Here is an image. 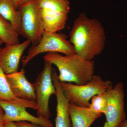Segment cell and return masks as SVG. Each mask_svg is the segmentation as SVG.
<instances>
[{"label":"cell","instance_id":"1","mask_svg":"<svg viewBox=\"0 0 127 127\" xmlns=\"http://www.w3.org/2000/svg\"><path fill=\"white\" fill-rule=\"evenodd\" d=\"M69 41L76 54L92 61L104 50L106 32L98 20L89 18L85 13H81L73 22Z\"/></svg>","mask_w":127,"mask_h":127},{"label":"cell","instance_id":"2","mask_svg":"<svg viewBox=\"0 0 127 127\" xmlns=\"http://www.w3.org/2000/svg\"><path fill=\"white\" fill-rule=\"evenodd\" d=\"M43 60L55 65L58 69V78L61 82L86 84L94 75L93 60H87L75 54L63 56L58 53H48Z\"/></svg>","mask_w":127,"mask_h":127},{"label":"cell","instance_id":"3","mask_svg":"<svg viewBox=\"0 0 127 127\" xmlns=\"http://www.w3.org/2000/svg\"><path fill=\"white\" fill-rule=\"evenodd\" d=\"M61 83L64 94L70 103L86 107L89 106L90 101L94 96L105 92L112 85L110 81H104L100 76L94 75L89 81L83 85Z\"/></svg>","mask_w":127,"mask_h":127},{"label":"cell","instance_id":"4","mask_svg":"<svg viewBox=\"0 0 127 127\" xmlns=\"http://www.w3.org/2000/svg\"><path fill=\"white\" fill-rule=\"evenodd\" d=\"M45 31L57 32L65 27L70 11L68 0H38Z\"/></svg>","mask_w":127,"mask_h":127},{"label":"cell","instance_id":"5","mask_svg":"<svg viewBox=\"0 0 127 127\" xmlns=\"http://www.w3.org/2000/svg\"><path fill=\"white\" fill-rule=\"evenodd\" d=\"M67 37L63 33L44 31L38 44L32 45L27 56L22 58V65H26L35 57L43 53H60L66 55L75 54L73 46Z\"/></svg>","mask_w":127,"mask_h":127},{"label":"cell","instance_id":"6","mask_svg":"<svg viewBox=\"0 0 127 127\" xmlns=\"http://www.w3.org/2000/svg\"><path fill=\"white\" fill-rule=\"evenodd\" d=\"M18 9L21 15L20 35L30 40L32 45H37L45 31L38 0H29Z\"/></svg>","mask_w":127,"mask_h":127},{"label":"cell","instance_id":"7","mask_svg":"<svg viewBox=\"0 0 127 127\" xmlns=\"http://www.w3.org/2000/svg\"><path fill=\"white\" fill-rule=\"evenodd\" d=\"M52 64L45 61L43 70L39 73L33 84L37 116L48 119L50 117L49 100L51 96L56 93L52 80Z\"/></svg>","mask_w":127,"mask_h":127},{"label":"cell","instance_id":"8","mask_svg":"<svg viewBox=\"0 0 127 127\" xmlns=\"http://www.w3.org/2000/svg\"><path fill=\"white\" fill-rule=\"evenodd\" d=\"M0 105L4 111L5 123L9 122L25 121L40 125L42 127H53L49 119L35 117L26 111V108H32L35 104L30 100L0 101Z\"/></svg>","mask_w":127,"mask_h":127},{"label":"cell","instance_id":"9","mask_svg":"<svg viewBox=\"0 0 127 127\" xmlns=\"http://www.w3.org/2000/svg\"><path fill=\"white\" fill-rule=\"evenodd\" d=\"M124 85L122 82L111 86L105 92L106 122L113 127H120L125 119Z\"/></svg>","mask_w":127,"mask_h":127},{"label":"cell","instance_id":"10","mask_svg":"<svg viewBox=\"0 0 127 127\" xmlns=\"http://www.w3.org/2000/svg\"><path fill=\"white\" fill-rule=\"evenodd\" d=\"M31 43L26 40L17 45L0 47V67L6 75L18 71L22 56Z\"/></svg>","mask_w":127,"mask_h":127},{"label":"cell","instance_id":"11","mask_svg":"<svg viewBox=\"0 0 127 127\" xmlns=\"http://www.w3.org/2000/svg\"><path fill=\"white\" fill-rule=\"evenodd\" d=\"M6 77L12 92L16 97L35 102L34 85L27 79L24 69L6 75Z\"/></svg>","mask_w":127,"mask_h":127},{"label":"cell","instance_id":"12","mask_svg":"<svg viewBox=\"0 0 127 127\" xmlns=\"http://www.w3.org/2000/svg\"><path fill=\"white\" fill-rule=\"evenodd\" d=\"M52 78L56 89L55 95L57 101L55 127H71L69 111L70 103L64 94L61 82L58 79V75L55 69L53 68Z\"/></svg>","mask_w":127,"mask_h":127},{"label":"cell","instance_id":"13","mask_svg":"<svg viewBox=\"0 0 127 127\" xmlns=\"http://www.w3.org/2000/svg\"><path fill=\"white\" fill-rule=\"evenodd\" d=\"M69 111L72 127H90L102 115L94 112L89 107L71 103Z\"/></svg>","mask_w":127,"mask_h":127},{"label":"cell","instance_id":"14","mask_svg":"<svg viewBox=\"0 0 127 127\" xmlns=\"http://www.w3.org/2000/svg\"><path fill=\"white\" fill-rule=\"evenodd\" d=\"M0 15L11 23L14 30L20 34L21 27V15L15 7L14 0H0Z\"/></svg>","mask_w":127,"mask_h":127},{"label":"cell","instance_id":"15","mask_svg":"<svg viewBox=\"0 0 127 127\" xmlns=\"http://www.w3.org/2000/svg\"><path fill=\"white\" fill-rule=\"evenodd\" d=\"M20 35L11 23L0 15V39L6 45L20 44Z\"/></svg>","mask_w":127,"mask_h":127},{"label":"cell","instance_id":"16","mask_svg":"<svg viewBox=\"0 0 127 127\" xmlns=\"http://www.w3.org/2000/svg\"><path fill=\"white\" fill-rule=\"evenodd\" d=\"M23 100L16 97L9 86L6 74L0 67V101H19Z\"/></svg>","mask_w":127,"mask_h":127},{"label":"cell","instance_id":"17","mask_svg":"<svg viewBox=\"0 0 127 127\" xmlns=\"http://www.w3.org/2000/svg\"><path fill=\"white\" fill-rule=\"evenodd\" d=\"M88 107L96 113L105 114L106 108V98L105 92L95 95L93 97Z\"/></svg>","mask_w":127,"mask_h":127},{"label":"cell","instance_id":"18","mask_svg":"<svg viewBox=\"0 0 127 127\" xmlns=\"http://www.w3.org/2000/svg\"><path fill=\"white\" fill-rule=\"evenodd\" d=\"M18 127H40L38 125L29 122L21 121L15 123Z\"/></svg>","mask_w":127,"mask_h":127},{"label":"cell","instance_id":"19","mask_svg":"<svg viewBox=\"0 0 127 127\" xmlns=\"http://www.w3.org/2000/svg\"><path fill=\"white\" fill-rule=\"evenodd\" d=\"M4 116V111L0 105V126H3L5 124Z\"/></svg>","mask_w":127,"mask_h":127},{"label":"cell","instance_id":"20","mask_svg":"<svg viewBox=\"0 0 127 127\" xmlns=\"http://www.w3.org/2000/svg\"><path fill=\"white\" fill-rule=\"evenodd\" d=\"M4 127H18L16 125L15 122H9L5 123L4 125Z\"/></svg>","mask_w":127,"mask_h":127},{"label":"cell","instance_id":"21","mask_svg":"<svg viewBox=\"0 0 127 127\" xmlns=\"http://www.w3.org/2000/svg\"><path fill=\"white\" fill-rule=\"evenodd\" d=\"M29 0H19L18 5H19V8L21 5L25 4L26 2L29 1Z\"/></svg>","mask_w":127,"mask_h":127},{"label":"cell","instance_id":"22","mask_svg":"<svg viewBox=\"0 0 127 127\" xmlns=\"http://www.w3.org/2000/svg\"><path fill=\"white\" fill-rule=\"evenodd\" d=\"M14 1L16 9L18 10L19 9V5H18L19 0H14Z\"/></svg>","mask_w":127,"mask_h":127},{"label":"cell","instance_id":"23","mask_svg":"<svg viewBox=\"0 0 127 127\" xmlns=\"http://www.w3.org/2000/svg\"><path fill=\"white\" fill-rule=\"evenodd\" d=\"M120 127H127V120L125 119L122 123Z\"/></svg>","mask_w":127,"mask_h":127},{"label":"cell","instance_id":"24","mask_svg":"<svg viewBox=\"0 0 127 127\" xmlns=\"http://www.w3.org/2000/svg\"><path fill=\"white\" fill-rule=\"evenodd\" d=\"M103 127H112V126H111L108 123H107V122H105V124H104V126H103Z\"/></svg>","mask_w":127,"mask_h":127},{"label":"cell","instance_id":"25","mask_svg":"<svg viewBox=\"0 0 127 127\" xmlns=\"http://www.w3.org/2000/svg\"><path fill=\"white\" fill-rule=\"evenodd\" d=\"M3 43H4V42H3L2 41V40L0 39V47L1 46V45H2Z\"/></svg>","mask_w":127,"mask_h":127},{"label":"cell","instance_id":"26","mask_svg":"<svg viewBox=\"0 0 127 127\" xmlns=\"http://www.w3.org/2000/svg\"><path fill=\"white\" fill-rule=\"evenodd\" d=\"M4 125H3V126H0V127H4Z\"/></svg>","mask_w":127,"mask_h":127}]
</instances>
